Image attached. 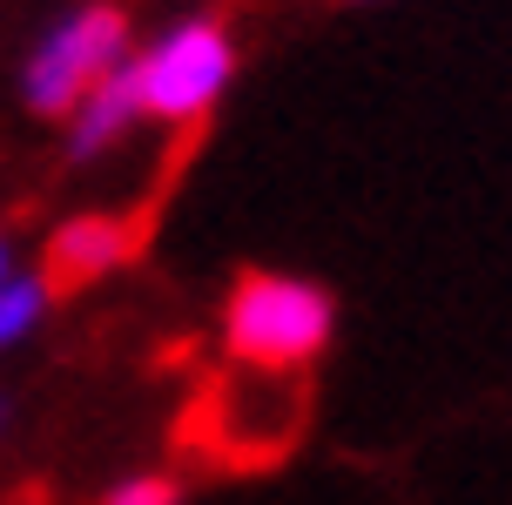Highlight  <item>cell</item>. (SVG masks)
<instances>
[{"label": "cell", "mask_w": 512, "mask_h": 505, "mask_svg": "<svg viewBox=\"0 0 512 505\" xmlns=\"http://www.w3.org/2000/svg\"><path fill=\"white\" fill-rule=\"evenodd\" d=\"M68 115H75V155H102L108 142H122L128 128L142 122V108H135V61H115Z\"/></svg>", "instance_id": "5b68a950"}, {"label": "cell", "mask_w": 512, "mask_h": 505, "mask_svg": "<svg viewBox=\"0 0 512 505\" xmlns=\"http://www.w3.org/2000/svg\"><path fill=\"white\" fill-rule=\"evenodd\" d=\"M128 61V14L122 7H81L68 27H54L41 54L27 61V108L34 115H68L95 81Z\"/></svg>", "instance_id": "3957f363"}, {"label": "cell", "mask_w": 512, "mask_h": 505, "mask_svg": "<svg viewBox=\"0 0 512 505\" xmlns=\"http://www.w3.org/2000/svg\"><path fill=\"white\" fill-rule=\"evenodd\" d=\"M108 505H182L176 479H128L108 492Z\"/></svg>", "instance_id": "52a82bcc"}, {"label": "cell", "mask_w": 512, "mask_h": 505, "mask_svg": "<svg viewBox=\"0 0 512 505\" xmlns=\"http://www.w3.org/2000/svg\"><path fill=\"white\" fill-rule=\"evenodd\" d=\"M331 324H337V310L317 283L250 270V277H236V290H230L223 344H230V357L250 364V371L297 378V371L317 364V351L331 344Z\"/></svg>", "instance_id": "6da1fadb"}, {"label": "cell", "mask_w": 512, "mask_h": 505, "mask_svg": "<svg viewBox=\"0 0 512 505\" xmlns=\"http://www.w3.org/2000/svg\"><path fill=\"white\" fill-rule=\"evenodd\" d=\"M41 303H48V290H41V277L27 283H0V344H14L34 317H41Z\"/></svg>", "instance_id": "8992f818"}, {"label": "cell", "mask_w": 512, "mask_h": 505, "mask_svg": "<svg viewBox=\"0 0 512 505\" xmlns=\"http://www.w3.org/2000/svg\"><path fill=\"white\" fill-rule=\"evenodd\" d=\"M142 250V216H88V223H68L48 243V263H41V290L61 297V290H81L102 270L128 263Z\"/></svg>", "instance_id": "277c9868"}, {"label": "cell", "mask_w": 512, "mask_h": 505, "mask_svg": "<svg viewBox=\"0 0 512 505\" xmlns=\"http://www.w3.org/2000/svg\"><path fill=\"white\" fill-rule=\"evenodd\" d=\"M0 283H7V236H0Z\"/></svg>", "instance_id": "ba28073f"}, {"label": "cell", "mask_w": 512, "mask_h": 505, "mask_svg": "<svg viewBox=\"0 0 512 505\" xmlns=\"http://www.w3.org/2000/svg\"><path fill=\"white\" fill-rule=\"evenodd\" d=\"M236 75V41L223 21H189L135 61V108L155 122H203Z\"/></svg>", "instance_id": "7a4b0ae2"}]
</instances>
